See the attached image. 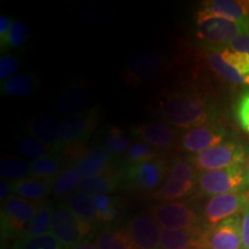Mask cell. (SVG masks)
<instances>
[{"label": "cell", "instance_id": "cell-2", "mask_svg": "<svg viewBox=\"0 0 249 249\" xmlns=\"http://www.w3.org/2000/svg\"><path fill=\"white\" fill-rule=\"evenodd\" d=\"M196 36L214 51L230 48L247 29L249 22H236L200 11L196 15Z\"/></svg>", "mask_w": 249, "mask_h": 249}, {"label": "cell", "instance_id": "cell-34", "mask_svg": "<svg viewBox=\"0 0 249 249\" xmlns=\"http://www.w3.org/2000/svg\"><path fill=\"white\" fill-rule=\"evenodd\" d=\"M92 197L97 210V222H113L119 213L117 201L108 194H96Z\"/></svg>", "mask_w": 249, "mask_h": 249}, {"label": "cell", "instance_id": "cell-4", "mask_svg": "<svg viewBox=\"0 0 249 249\" xmlns=\"http://www.w3.org/2000/svg\"><path fill=\"white\" fill-rule=\"evenodd\" d=\"M248 183L249 177L244 164L234 165L224 170L200 172L197 179V186L201 193L208 196L245 191Z\"/></svg>", "mask_w": 249, "mask_h": 249}, {"label": "cell", "instance_id": "cell-36", "mask_svg": "<svg viewBox=\"0 0 249 249\" xmlns=\"http://www.w3.org/2000/svg\"><path fill=\"white\" fill-rule=\"evenodd\" d=\"M132 144L126 134L118 127H111L104 140V149L110 155H124Z\"/></svg>", "mask_w": 249, "mask_h": 249}, {"label": "cell", "instance_id": "cell-39", "mask_svg": "<svg viewBox=\"0 0 249 249\" xmlns=\"http://www.w3.org/2000/svg\"><path fill=\"white\" fill-rule=\"evenodd\" d=\"M18 71V59L13 54H5L0 58V80L5 82L17 75Z\"/></svg>", "mask_w": 249, "mask_h": 249}, {"label": "cell", "instance_id": "cell-25", "mask_svg": "<svg viewBox=\"0 0 249 249\" xmlns=\"http://www.w3.org/2000/svg\"><path fill=\"white\" fill-rule=\"evenodd\" d=\"M205 60L210 66L211 71L225 82L234 86L249 87V81L242 76L238 71L230 66L229 64H226L223 60L219 51H213L205 53Z\"/></svg>", "mask_w": 249, "mask_h": 249}, {"label": "cell", "instance_id": "cell-38", "mask_svg": "<svg viewBox=\"0 0 249 249\" xmlns=\"http://www.w3.org/2000/svg\"><path fill=\"white\" fill-rule=\"evenodd\" d=\"M90 150H91V149L88 147V144H87L86 142H76L71 143V144L64 145V147L61 148V154L64 156V158H66L67 160L75 161L76 164L79 163L83 157H86V156L90 152Z\"/></svg>", "mask_w": 249, "mask_h": 249}, {"label": "cell", "instance_id": "cell-5", "mask_svg": "<svg viewBox=\"0 0 249 249\" xmlns=\"http://www.w3.org/2000/svg\"><path fill=\"white\" fill-rule=\"evenodd\" d=\"M170 165L164 158L128 165L124 171V178L134 192L143 195H154L160 188L167 176Z\"/></svg>", "mask_w": 249, "mask_h": 249}, {"label": "cell", "instance_id": "cell-26", "mask_svg": "<svg viewBox=\"0 0 249 249\" xmlns=\"http://www.w3.org/2000/svg\"><path fill=\"white\" fill-rule=\"evenodd\" d=\"M82 173L75 165L65 167L55 178L52 180V192L57 196H66L79 191L81 183L83 182Z\"/></svg>", "mask_w": 249, "mask_h": 249}, {"label": "cell", "instance_id": "cell-1", "mask_svg": "<svg viewBox=\"0 0 249 249\" xmlns=\"http://www.w3.org/2000/svg\"><path fill=\"white\" fill-rule=\"evenodd\" d=\"M157 111L164 123L186 130L214 121L213 107L194 88L164 91L158 98Z\"/></svg>", "mask_w": 249, "mask_h": 249}, {"label": "cell", "instance_id": "cell-15", "mask_svg": "<svg viewBox=\"0 0 249 249\" xmlns=\"http://www.w3.org/2000/svg\"><path fill=\"white\" fill-rule=\"evenodd\" d=\"M124 231L138 249H161V227L152 217L141 214L132 218Z\"/></svg>", "mask_w": 249, "mask_h": 249}, {"label": "cell", "instance_id": "cell-8", "mask_svg": "<svg viewBox=\"0 0 249 249\" xmlns=\"http://www.w3.org/2000/svg\"><path fill=\"white\" fill-rule=\"evenodd\" d=\"M167 67V59L155 51L134 53L124 66V80L130 86H141L156 79Z\"/></svg>", "mask_w": 249, "mask_h": 249}, {"label": "cell", "instance_id": "cell-32", "mask_svg": "<svg viewBox=\"0 0 249 249\" xmlns=\"http://www.w3.org/2000/svg\"><path fill=\"white\" fill-rule=\"evenodd\" d=\"M62 169V160L58 156L52 155L43 160L33 161L31 164V177L44 180H53Z\"/></svg>", "mask_w": 249, "mask_h": 249}, {"label": "cell", "instance_id": "cell-3", "mask_svg": "<svg viewBox=\"0 0 249 249\" xmlns=\"http://www.w3.org/2000/svg\"><path fill=\"white\" fill-rule=\"evenodd\" d=\"M198 171L189 160H176L169 166L163 185L152 197L161 202H176L192 194L197 185Z\"/></svg>", "mask_w": 249, "mask_h": 249}, {"label": "cell", "instance_id": "cell-29", "mask_svg": "<svg viewBox=\"0 0 249 249\" xmlns=\"http://www.w3.org/2000/svg\"><path fill=\"white\" fill-rule=\"evenodd\" d=\"M31 173V164L22 158L4 155L0 160V176L7 181H18Z\"/></svg>", "mask_w": 249, "mask_h": 249}, {"label": "cell", "instance_id": "cell-7", "mask_svg": "<svg viewBox=\"0 0 249 249\" xmlns=\"http://www.w3.org/2000/svg\"><path fill=\"white\" fill-rule=\"evenodd\" d=\"M246 150L244 145L236 142H224L217 147L210 148L201 154L189 158L196 170L201 172L229 169L234 165L244 164Z\"/></svg>", "mask_w": 249, "mask_h": 249}, {"label": "cell", "instance_id": "cell-27", "mask_svg": "<svg viewBox=\"0 0 249 249\" xmlns=\"http://www.w3.org/2000/svg\"><path fill=\"white\" fill-rule=\"evenodd\" d=\"M120 176L117 171L112 170L110 172L99 174V176L91 177L85 179L81 183L80 191L88 193L90 195L96 194H108L116 191L119 186Z\"/></svg>", "mask_w": 249, "mask_h": 249}, {"label": "cell", "instance_id": "cell-22", "mask_svg": "<svg viewBox=\"0 0 249 249\" xmlns=\"http://www.w3.org/2000/svg\"><path fill=\"white\" fill-rule=\"evenodd\" d=\"M75 166L80 170L85 179L110 172L113 170L112 155L108 154L105 149H93V150H90L89 154L83 157L79 163H76Z\"/></svg>", "mask_w": 249, "mask_h": 249}, {"label": "cell", "instance_id": "cell-44", "mask_svg": "<svg viewBox=\"0 0 249 249\" xmlns=\"http://www.w3.org/2000/svg\"><path fill=\"white\" fill-rule=\"evenodd\" d=\"M12 24L13 23L11 22L9 18L5 17V15H1V17H0V39L4 38V37L7 35Z\"/></svg>", "mask_w": 249, "mask_h": 249}, {"label": "cell", "instance_id": "cell-17", "mask_svg": "<svg viewBox=\"0 0 249 249\" xmlns=\"http://www.w3.org/2000/svg\"><path fill=\"white\" fill-rule=\"evenodd\" d=\"M204 230L202 227L189 230L161 229V249H205Z\"/></svg>", "mask_w": 249, "mask_h": 249}, {"label": "cell", "instance_id": "cell-30", "mask_svg": "<svg viewBox=\"0 0 249 249\" xmlns=\"http://www.w3.org/2000/svg\"><path fill=\"white\" fill-rule=\"evenodd\" d=\"M17 150L21 156L34 161L49 157L58 151L55 148L46 144L34 136H23L18 140Z\"/></svg>", "mask_w": 249, "mask_h": 249}, {"label": "cell", "instance_id": "cell-9", "mask_svg": "<svg viewBox=\"0 0 249 249\" xmlns=\"http://www.w3.org/2000/svg\"><path fill=\"white\" fill-rule=\"evenodd\" d=\"M249 207V192L239 191L213 196L205 204L203 219L208 227L240 214Z\"/></svg>", "mask_w": 249, "mask_h": 249}, {"label": "cell", "instance_id": "cell-35", "mask_svg": "<svg viewBox=\"0 0 249 249\" xmlns=\"http://www.w3.org/2000/svg\"><path fill=\"white\" fill-rule=\"evenodd\" d=\"M158 157H160V154H158L157 149L149 145L148 143L140 141L133 143L132 147L124 154V161L128 166V165H135L156 160Z\"/></svg>", "mask_w": 249, "mask_h": 249}, {"label": "cell", "instance_id": "cell-41", "mask_svg": "<svg viewBox=\"0 0 249 249\" xmlns=\"http://www.w3.org/2000/svg\"><path fill=\"white\" fill-rule=\"evenodd\" d=\"M230 48L235 50V51L242 52L249 57V26L240 36L232 43Z\"/></svg>", "mask_w": 249, "mask_h": 249}, {"label": "cell", "instance_id": "cell-24", "mask_svg": "<svg viewBox=\"0 0 249 249\" xmlns=\"http://www.w3.org/2000/svg\"><path fill=\"white\" fill-rule=\"evenodd\" d=\"M67 207L79 222L93 224L97 222V210L92 195L83 191H76L67 200Z\"/></svg>", "mask_w": 249, "mask_h": 249}, {"label": "cell", "instance_id": "cell-12", "mask_svg": "<svg viewBox=\"0 0 249 249\" xmlns=\"http://www.w3.org/2000/svg\"><path fill=\"white\" fill-rule=\"evenodd\" d=\"M99 114L96 107L87 108L60 121V143L64 145L86 142L98 124Z\"/></svg>", "mask_w": 249, "mask_h": 249}, {"label": "cell", "instance_id": "cell-43", "mask_svg": "<svg viewBox=\"0 0 249 249\" xmlns=\"http://www.w3.org/2000/svg\"><path fill=\"white\" fill-rule=\"evenodd\" d=\"M12 192V183L5 179H1L0 181V198H1V202L7 200V198L11 196Z\"/></svg>", "mask_w": 249, "mask_h": 249}, {"label": "cell", "instance_id": "cell-28", "mask_svg": "<svg viewBox=\"0 0 249 249\" xmlns=\"http://www.w3.org/2000/svg\"><path fill=\"white\" fill-rule=\"evenodd\" d=\"M53 205L49 200H44L42 202V205L37 211L36 216L31 220L29 225L26 229V231L21 236L24 238H33V236L44 235L46 233L51 232V223L52 217H53ZM20 236V238H21Z\"/></svg>", "mask_w": 249, "mask_h": 249}, {"label": "cell", "instance_id": "cell-13", "mask_svg": "<svg viewBox=\"0 0 249 249\" xmlns=\"http://www.w3.org/2000/svg\"><path fill=\"white\" fill-rule=\"evenodd\" d=\"M205 249H242L241 213L204 230Z\"/></svg>", "mask_w": 249, "mask_h": 249}, {"label": "cell", "instance_id": "cell-23", "mask_svg": "<svg viewBox=\"0 0 249 249\" xmlns=\"http://www.w3.org/2000/svg\"><path fill=\"white\" fill-rule=\"evenodd\" d=\"M39 81L33 74H17L1 82V92L13 98H27L37 91Z\"/></svg>", "mask_w": 249, "mask_h": 249}, {"label": "cell", "instance_id": "cell-11", "mask_svg": "<svg viewBox=\"0 0 249 249\" xmlns=\"http://www.w3.org/2000/svg\"><path fill=\"white\" fill-rule=\"evenodd\" d=\"M230 134L225 127L211 121L202 126L186 130L180 136L179 148L189 154H201L208 149L217 147L224 142H227Z\"/></svg>", "mask_w": 249, "mask_h": 249}, {"label": "cell", "instance_id": "cell-16", "mask_svg": "<svg viewBox=\"0 0 249 249\" xmlns=\"http://www.w3.org/2000/svg\"><path fill=\"white\" fill-rule=\"evenodd\" d=\"M51 233L65 249H71L82 240L79 222L67 205L60 204L54 209L51 223Z\"/></svg>", "mask_w": 249, "mask_h": 249}, {"label": "cell", "instance_id": "cell-10", "mask_svg": "<svg viewBox=\"0 0 249 249\" xmlns=\"http://www.w3.org/2000/svg\"><path fill=\"white\" fill-rule=\"evenodd\" d=\"M151 217L161 229L189 230L200 227V218L188 203L182 201L165 202L150 210Z\"/></svg>", "mask_w": 249, "mask_h": 249}, {"label": "cell", "instance_id": "cell-40", "mask_svg": "<svg viewBox=\"0 0 249 249\" xmlns=\"http://www.w3.org/2000/svg\"><path fill=\"white\" fill-rule=\"evenodd\" d=\"M236 119L241 128L249 134V92H246L239 99L236 105Z\"/></svg>", "mask_w": 249, "mask_h": 249}, {"label": "cell", "instance_id": "cell-37", "mask_svg": "<svg viewBox=\"0 0 249 249\" xmlns=\"http://www.w3.org/2000/svg\"><path fill=\"white\" fill-rule=\"evenodd\" d=\"M28 36H29V28L27 23L23 21H17L12 24L11 29L4 38L0 39V45L1 50H8L14 48H20L27 42Z\"/></svg>", "mask_w": 249, "mask_h": 249}, {"label": "cell", "instance_id": "cell-20", "mask_svg": "<svg viewBox=\"0 0 249 249\" xmlns=\"http://www.w3.org/2000/svg\"><path fill=\"white\" fill-rule=\"evenodd\" d=\"M88 103V90L85 85L77 82L65 90L57 101V110L62 116H73L82 112Z\"/></svg>", "mask_w": 249, "mask_h": 249}, {"label": "cell", "instance_id": "cell-45", "mask_svg": "<svg viewBox=\"0 0 249 249\" xmlns=\"http://www.w3.org/2000/svg\"><path fill=\"white\" fill-rule=\"evenodd\" d=\"M71 249H98V248L97 246L93 245L92 242H89L88 240H83L74 246V247H71Z\"/></svg>", "mask_w": 249, "mask_h": 249}, {"label": "cell", "instance_id": "cell-33", "mask_svg": "<svg viewBox=\"0 0 249 249\" xmlns=\"http://www.w3.org/2000/svg\"><path fill=\"white\" fill-rule=\"evenodd\" d=\"M12 249H65L51 232L33 238H18Z\"/></svg>", "mask_w": 249, "mask_h": 249}, {"label": "cell", "instance_id": "cell-21", "mask_svg": "<svg viewBox=\"0 0 249 249\" xmlns=\"http://www.w3.org/2000/svg\"><path fill=\"white\" fill-rule=\"evenodd\" d=\"M52 191V180H44L29 177L12 182V193L33 202L44 201Z\"/></svg>", "mask_w": 249, "mask_h": 249}, {"label": "cell", "instance_id": "cell-14", "mask_svg": "<svg viewBox=\"0 0 249 249\" xmlns=\"http://www.w3.org/2000/svg\"><path fill=\"white\" fill-rule=\"evenodd\" d=\"M133 135L160 150H172L179 148L180 134L169 124L163 121L141 124L133 128Z\"/></svg>", "mask_w": 249, "mask_h": 249}, {"label": "cell", "instance_id": "cell-31", "mask_svg": "<svg viewBox=\"0 0 249 249\" xmlns=\"http://www.w3.org/2000/svg\"><path fill=\"white\" fill-rule=\"evenodd\" d=\"M96 246L98 249H138L124 230L114 229L102 230L97 236Z\"/></svg>", "mask_w": 249, "mask_h": 249}, {"label": "cell", "instance_id": "cell-6", "mask_svg": "<svg viewBox=\"0 0 249 249\" xmlns=\"http://www.w3.org/2000/svg\"><path fill=\"white\" fill-rule=\"evenodd\" d=\"M42 202H33L18 195H11L1 205V230L6 236L20 238L29 225Z\"/></svg>", "mask_w": 249, "mask_h": 249}, {"label": "cell", "instance_id": "cell-19", "mask_svg": "<svg viewBox=\"0 0 249 249\" xmlns=\"http://www.w3.org/2000/svg\"><path fill=\"white\" fill-rule=\"evenodd\" d=\"M27 129L33 134L34 138L55 148L58 151L61 150L60 124L53 116L39 114V116L33 118L28 123Z\"/></svg>", "mask_w": 249, "mask_h": 249}, {"label": "cell", "instance_id": "cell-18", "mask_svg": "<svg viewBox=\"0 0 249 249\" xmlns=\"http://www.w3.org/2000/svg\"><path fill=\"white\" fill-rule=\"evenodd\" d=\"M201 9L214 17L249 22V0H209L202 2Z\"/></svg>", "mask_w": 249, "mask_h": 249}, {"label": "cell", "instance_id": "cell-42", "mask_svg": "<svg viewBox=\"0 0 249 249\" xmlns=\"http://www.w3.org/2000/svg\"><path fill=\"white\" fill-rule=\"evenodd\" d=\"M242 249H249V207L241 213Z\"/></svg>", "mask_w": 249, "mask_h": 249}]
</instances>
